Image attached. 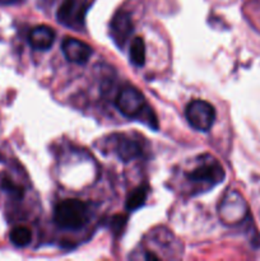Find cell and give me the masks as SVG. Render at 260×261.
<instances>
[{
    "label": "cell",
    "mask_w": 260,
    "mask_h": 261,
    "mask_svg": "<svg viewBox=\"0 0 260 261\" xmlns=\"http://www.w3.org/2000/svg\"><path fill=\"white\" fill-rule=\"evenodd\" d=\"M115 105L125 117H129V119L137 117V119L142 120L150 129L157 130V117L153 114L152 109L147 105L142 92L138 91L135 87L126 86L121 88V91L117 94Z\"/></svg>",
    "instance_id": "cell-1"
},
{
    "label": "cell",
    "mask_w": 260,
    "mask_h": 261,
    "mask_svg": "<svg viewBox=\"0 0 260 261\" xmlns=\"http://www.w3.org/2000/svg\"><path fill=\"white\" fill-rule=\"evenodd\" d=\"M89 206L79 199H65L56 204L54 222L59 228L76 231L88 223Z\"/></svg>",
    "instance_id": "cell-2"
},
{
    "label": "cell",
    "mask_w": 260,
    "mask_h": 261,
    "mask_svg": "<svg viewBox=\"0 0 260 261\" xmlns=\"http://www.w3.org/2000/svg\"><path fill=\"white\" fill-rule=\"evenodd\" d=\"M224 177L226 173L221 163L211 155L200 157L198 166L188 173V180L198 186V190H208L214 188L223 182Z\"/></svg>",
    "instance_id": "cell-3"
},
{
    "label": "cell",
    "mask_w": 260,
    "mask_h": 261,
    "mask_svg": "<svg viewBox=\"0 0 260 261\" xmlns=\"http://www.w3.org/2000/svg\"><path fill=\"white\" fill-rule=\"evenodd\" d=\"M218 214L221 221L227 226L240 224L249 214L246 200L239 191L228 190L222 198Z\"/></svg>",
    "instance_id": "cell-4"
},
{
    "label": "cell",
    "mask_w": 260,
    "mask_h": 261,
    "mask_svg": "<svg viewBox=\"0 0 260 261\" xmlns=\"http://www.w3.org/2000/svg\"><path fill=\"white\" fill-rule=\"evenodd\" d=\"M185 116L191 127L198 132H208L216 120V110L209 102L194 99L186 107Z\"/></svg>",
    "instance_id": "cell-5"
},
{
    "label": "cell",
    "mask_w": 260,
    "mask_h": 261,
    "mask_svg": "<svg viewBox=\"0 0 260 261\" xmlns=\"http://www.w3.org/2000/svg\"><path fill=\"white\" fill-rule=\"evenodd\" d=\"M111 150L122 161L130 162L143 155V147L138 140L122 134H116L110 137Z\"/></svg>",
    "instance_id": "cell-6"
},
{
    "label": "cell",
    "mask_w": 260,
    "mask_h": 261,
    "mask_svg": "<svg viewBox=\"0 0 260 261\" xmlns=\"http://www.w3.org/2000/svg\"><path fill=\"white\" fill-rule=\"evenodd\" d=\"M86 8L78 0H64L59 7L58 20L61 24L70 28H78L83 23Z\"/></svg>",
    "instance_id": "cell-7"
},
{
    "label": "cell",
    "mask_w": 260,
    "mask_h": 261,
    "mask_svg": "<svg viewBox=\"0 0 260 261\" xmlns=\"http://www.w3.org/2000/svg\"><path fill=\"white\" fill-rule=\"evenodd\" d=\"M133 33V22L129 13L120 10L112 18L110 23V35L112 41L119 48H121Z\"/></svg>",
    "instance_id": "cell-8"
},
{
    "label": "cell",
    "mask_w": 260,
    "mask_h": 261,
    "mask_svg": "<svg viewBox=\"0 0 260 261\" xmlns=\"http://www.w3.org/2000/svg\"><path fill=\"white\" fill-rule=\"evenodd\" d=\"M61 51L66 60L74 64H86L93 53L88 43L73 37H68L63 41Z\"/></svg>",
    "instance_id": "cell-9"
},
{
    "label": "cell",
    "mask_w": 260,
    "mask_h": 261,
    "mask_svg": "<svg viewBox=\"0 0 260 261\" xmlns=\"http://www.w3.org/2000/svg\"><path fill=\"white\" fill-rule=\"evenodd\" d=\"M54 41H55V31L48 25H37L31 30L28 35V42L35 50H48L53 46Z\"/></svg>",
    "instance_id": "cell-10"
},
{
    "label": "cell",
    "mask_w": 260,
    "mask_h": 261,
    "mask_svg": "<svg viewBox=\"0 0 260 261\" xmlns=\"http://www.w3.org/2000/svg\"><path fill=\"white\" fill-rule=\"evenodd\" d=\"M148 194H149V186L148 185L138 186L137 189H134V190L129 194V196H127L126 199V203H125L126 211L134 212L137 211V209H139L140 206L144 205Z\"/></svg>",
    "instance_id": "cell-11"
},
{
    "label": "cell",
    "mask_w": 260,
    "mask_h": 261,
    "mask_svg": "<svg viewBox=\"0 0 260 261\" xmlns=\"http://www.w3.org/2000/svg\"><path fill=\"white\" fill-rule=\"evenodd\" d=\"M130 61L135 66L145 64V42L142 37H135L130 45Z\"/></svg>",
    "instance_id": "cell-12"
},
{
    "label": "cell",
    "mask_w": 260,
    "mask_h": 261,
    "mask_svg": "<svg viewBox=\"0 0 260 261\" xmlns=\"http://www.w3.org/2000/svg\"><path fill=\"white\" fill-rule=\"evenodd\" d=\"M9 239L14 246L25 247L30 245L31 240H32V232L27 227L17 226L10 231Z\"/></svg>",
    "instance_id": "cell-13"
},
{
    "label": "cell",
    "mask_w": 260,
    "mask_h": 261,
    "mask_svg": "<svg viewBox=\"0 0 260 261\" xmlns=\"http://www.w3.org/2000/svg\"><path fill=\"white\" fill-rule=\"evenodd\" d=\"M18 2H19V0H0V5H12Z\"/></svg>",
    "instance_id": "cell-14"
}]
</instances>
